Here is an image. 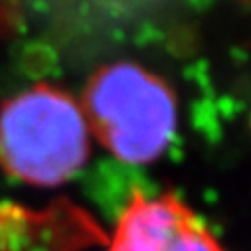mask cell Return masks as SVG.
<instances>
[{
  "instance_id": "1",
  "label": "cell",
  "mask_w": 251,
  "mask_h": 251,
  "mask_svg": "<svg viewBox=\"0 0 251 251\" xmlns=\"http://www.w3.org/2000/svg\"><path fill=\"white\" fill-rule=\"evenodd\" d=\"M89 123L66 93L38 85L0 111V164L36 186L70 180L89 156Z\"/></svg>"
},
{
  "instance_id": "2",
  "label": "cell",
  "mask_w": 251,
  "mask_h": 251,
  "mask_svg": "<svg viewBox=\"0 0 251 251\" xmlns=\"http://www.w3.org/2000/svg\"><path fill=\"white\" fill-rule=\"evenodd\" d=\"M89 129L119 158L156 160L176 131V101L164 81L133 64L103 68L85 93Z\"/></svg>"
},
{
  "instance_id": "3",
  "label": "cell",
  "mask_w": 251,
  "mask_h": 251,
  "mask_svg": "<svg viewBox=\"0 0 251 251\" xmlns=\"http://www.w3.org/2000/svg\"><path fill=\"white\" fill-rule=\"evenodd\" d=\"M107 251H224L202 220L174 196H135Z\"/></svg>"
}]
</instances>
